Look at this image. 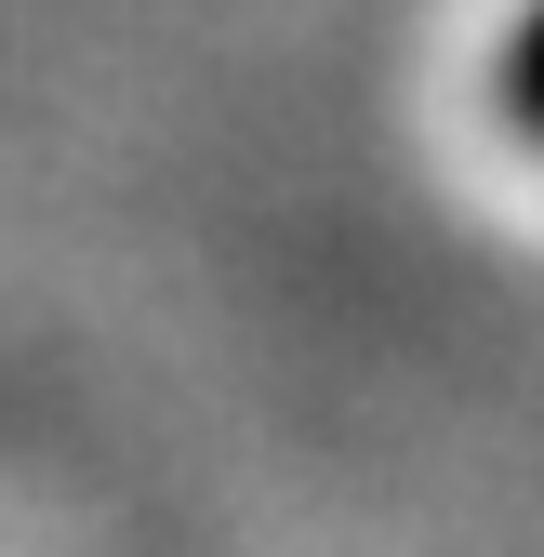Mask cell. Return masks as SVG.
Here are the masks:
<instances>
[{"label": "cell", "instance_id": "6da1fadb", "mask_svg": "<svg viewBox=\"0 0 544 557\" xmlns=\"http://www.w3.org/2000/svg\"><path fill=\"white\" fill-rule=\"evenodd\" d=\"M505 107L544 133V14H531V27H518V53H505Z\"/></svg>", "mask_w": 544, "mask_h": 557}]
</instances>
